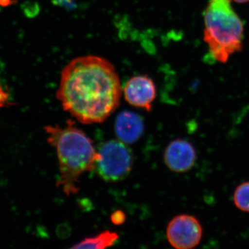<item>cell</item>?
I'll return each instance as SVG.
<instances>
[{
  "mask_svg": "<svg viewBox=\"0 0 249 249\" xmlns=\"http://www.w3.org/2000/svg\"><path fill=\"white\" fill-rule=\"evenodd\" d=\"M122 90L115 67L109 60L85 55L64 67L56 98L82 124H100L119 107Z\"/></svg>",
  "mask_w": 249,
  "mask_h": 249,
  "instance_id": "1",
  "label": "cell"
},
{
  "mask_svg": "<svg viewBox=\"0 0 249 249\" xmlns=\"http://www.w3.org/2000/svg\"><path fill=\"white\" fill-rule=\"evenodd\" d=\"M45 130L49 143L58 155V184L67 196L76 194L79 191L80 176L95 169L98 155L92 141L72 121H67L64 127L46 126Z\"/></svg>",
  "mask_w": 249,
  "mask_h": 249,
  "instance_id": "2",
  "label": "cell"
},
{
  "mask_svg": "<svg viewBox=\"0 0 249 249\" xmlns=\"http://www.w3.org/2000/svg\"><path fill=\"white\" fill-rule=\"evenodd\" d=\"M204 41L211 56L225 63L242 49L244 25L231 0H209L204 14Z\"/></svg>",
  "mask_w": 249,
  "mask_h": 249,
  "instance_id": "3",
  "label": "cell"
},
{
  "mask_svg": "<svg viewBox=\"0 0 249 249\" xmlns=\"http://www.w3.org/2000/svg\"><path fill=\"white\" fill-rule=\"evenodd\" d=\"M97 155L94 170L105 181H121L130 173L133 155L129 147L121 141L111 140L104 142Z\"/></svg>",
  "mask_w": 249,
  "mask_h": 249,
  "instance_id": "4",
  "label": "cell"
},
{
  "mask_svg": "<svg viewBox=\"0 0 249 249\" xmlns=\"http://www.w3.org/2000/svg\"><path fill=\"white\" fill-rule=\"evenodd\" d=\"M166 235L170 245L174 248L191 249L200 243L203 228L194 216L178 214L173 217L168 224Z\"/></svg>",
  "mask_w": 249,
  "mask_h": 249,
  "instance_id": "5",
  "label": "cell"
},
{
  "mask_svg": "<svg viewBox=\"0 0 249 249\" xmlns=\"http://www.w3.org/2000/svg\"><path fill=\"white\" fill-rule=\"evenodd\" d=\"M123 93L124 100L129 105L150 111L157 96V88L150 77L138 75L127 80L123 88Z\"/></svg>",
  "mask_w": 249,
  "mask_h": 249,
  "instance_id": "6",
  "label": "cell"
},
{
  "mask_svg": "<svg viewBox=\"0 0 249 249\" xmlns=\"http://www.w3.org/2000/svg\"><path fill=\"white\" fill-rule=\"evenodd\" d=\"M166 166L175 173H185L194 166L196 160V149L191 142L175 139L168 144L164 152Z\"/></svg>",
  "mask_w": 249,
  "mask_h": 249,
  "instance_id": "7",
  "label": "cell"
},
{
  "mask_svg": "<svg viewBox=\"0 0 249 249\" xmlns=\"http://www.w3.org/2000/svg\"><path fill=\"white\" fill-rule=\"evenodd\" d=\"M116 134L126 144L137 142L144 132V123L139 114L124 111L118 115L115 122Z\"/></svg>",
  "mask_w": 249,
  "mask_h": 249,
  "instance_id": "8",
  "label": "cell"
},
{
  "mask_svg": "<svg viewBox=\"0 0 249 249\" xmlns=\"http://www.w3.org/2000/svg\"><path fill=\"white\" fill-rule=\"evenodd\" d=\"M117 232L105 231L93 237H87L85 240L78 242L72 249H103L110 247L119 240Z\"/></svg>",
  "mask_w": 249,
  "mask_h": 249,
  "instance_id": "9",
  "label": "cell"
},
{
  "mask_svg": "<svg viewBox=\"0 0 249 249\" xmlns=\"http://www.w3.org/2000/svg\"><path fill=\"white\" fill-rule=\"evenodd\" d=\"M233 201L237 209L249 213V181L241 183L237 187L234 192Z\"/></svg>",
  "mask_w": 249,
  "mask_h": 249,
  "instance_id": "10",
  "label": "cell"
},
{
  "mask_svg": "<svg viewBox=\"0 0 249 249\" xmlns=\"http://www.w3.org/2000/svg\"><path fill=\"white\" fill-rule=\"evenodd\" d=\"M126 220V214L121 210L114 211L111 214V222L115 225H121L124 224Z\"/></svg>",
  "mask_w": 249,
  "mask_h": 249,
  "instance_id": "11",
  "label": "cell"
},
{
  "mask_svg": "<svg viewBox=\"0 0 249 249\" xmlns=\"http://www.w3.org/2000/svg\"><path fill=\"white\" fill-rule=\"evenodd\" d=\"M234 1L240 4H245V3L249 2V0H233Z\"/></svg>",
  "mask_w": 249,
  "mask_h": 249,
  "instance_id": "12",
  "label": "cell"
},
{
  "mask_svg": "<svg viewBox=\"0 0 249 249\" xmlns=\"http://www.w3.org/2000/svg\"><path fill=\"white\" fill-rule=\"evenodd\" d=\"M4 106L5 103L4 101H3L2 100H1V98H0V109H1V108H2L3 107H4Z\"/></svg>",
  "mask_w": 249,
  "mask_h": 249,
  "instance_id": "13",
  "label": "cell"
}]
</instances>
